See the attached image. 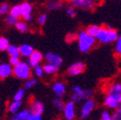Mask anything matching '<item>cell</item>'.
Masks as SVG:
<instances>
[{"instance_id":"6da1fadb","label":"cell","mask_w":121,"mask_h":120,"mask_svg":"<svg viewBox=\"0 0 121 120\" xmlns=\"http://www.w3.org/2000/svg\"><path fill=\"white\" fill-rule=\"evenodd\" d=\"M77 40H78V48L80 52L83 54H86V53H88L95 45L96 38L88 34L86 32V30H82L78 34Z\"/></svg>"},{"instance_id":"7a4b0ae2","label":"cell","mask_w":121,"mask_h":120,"mask_svg":"<svg viewBox=\"0 0 121 120\" xmlns=\"http://www.w3.org/2000/svg\"><path fill=\"white\" fill-rule=\"evenodd\" d=\"M119 35L116 30L110 26L100 27V30L96 36V39L103 44H111L116 41Z\"/></svg>"},{"instance_id":"3957f363","label":"cell","mask_w":121,"mask_h":120,"mask_svg":"<svg viewBox=\"0 0 121 120\" xmlns=\"http://www.w3.org/2000/svg\"><path fill=\"white\" fill-rule=\"evenodd\" d=\"M32 67L28 64L27 62H20L18 64L13 66V75L19 80H27L31 78Z\"/></svg>"},{"instance_id":"277c9868","label":"cell","mask_w":121,"mask_h":120,"mask_svg":"<svg viewBox=\"0 0 121 120\" xmlns=\"http://www.w3.org/2000/svg\"><path fill=\"white\" fill-rule=\"evenodd\" d=\"M71 6L84 11H92L96 6L95 0H68Z\"/></svg>"},{"instance_id":"5b68a950","label":"cell","mask_w":121,"mask_h":120,"mask_svg":"<svg viewBox=\"0 0 121 120\" xmlns=\"http://www.w3.org/2000/svg\"><path fill=\"white\" fill-rule=\"evenodd\" d=\"M94 108H95V102L92 98L84 101L83 105L81 106V109H80V118L81 119L87 118L93 111Z\"/></svg>"},{"instance_id":"8992f818","label":"cell","mask_w":121,"mask_h":120,"mask_svg":"<svg viewBox=\"0 0 121 120\" xmlns=\"http://www.w3.org/2000/svg\"><path fill=\"white\" fill-rule=\"evenodd\" d=\"M92 96H93L92 90H90V89H81L78 92H73L70 95V100L73 101L74 103H79L92 98Z\"/></svg>"},{"instance_id":"52a82bcc","label":"cell","mask_w":121,"mask_h":120,"mask_svg":"<svg viewBox=\"0 0 121 120\" xmlns=\"http://www.w3.org/2000/svg\"><path fill=\"white\" fill-rule=\"evenodd\" d=\"M63 113L64 117L67 120H73L76 117V107H75V103L73 101L70 100L67 103H65Z\"/></svg>"},{"instance_id":"ba28073f","label":"cell","mask_w":121,"mask_h":120,"mask_svg":"<svg viewBox=\"0 0 121 120\" xmlns=\"http://www.w3.org/2000/svg\"><path fill=\"white\" fill-rule=\"evenodd\" d=\"M43 59H44V57L41 54V52H39L38 50H35L31 56H30L29 58H27V63L34 69L37 65L40 64V63L43 61Z\"/></svg>"},{"instance_id":"9c48e42d","label":"cell","mask_w":121,"mask_h":120,"mask_svg":"<svg viewBox=\"0 0 121 120\" xmlns=\"http://www.w3.org/2000/svg\"><path fill=\"white\" fill-rule=\"evenodd\" d=\"M85 70V64L82 62H76L70 64L67 68V74L69 76H78Z\"/></svg>"},{"instance_id":"30bf717a","label":"cell","mask_w":121,"mask_h":120,"mask_svg":"<svg viewBox=\"0 0 121 120\" xmlns=\"http://www.w3.org/2000/svg\"><path fill=\"white\" fill-rule=\"evenodd\" d=\"M44 60L47 63H50L58 67H60L63 64V58L58 54L52 53V52H48L44 55Z\"/></svg>"},{"instance_id":"8fae6325","label":"cell","mask_w":121,"mask_h":120,"mask_svg":"<svg viewBox=\"0 0 121 120\" xmlns=\"http://www.w3.org/2000/svg\"><path fill=\"white\" fill-rule=\"evenodd\" d=\"M104 105L106 108H108L110 110H115L120 106V102L117 98H115L114 96H112V94H107L106 97L104 98Z\"/></svg>"},{"instance_id":"7c38bea8","label":"cell","mask_w":121,"mask_h":120,"mask_svg":"<svg viewBox=\"0 0 121 120\" xmlns=\"http://www.w3.org/2000/svg\"><path fill=\"white\" fill-rule=\"evenodd\" d=\"M52 90L55 93L56 97L63 98L66 93V87L65 85L62 82H56L52 86Z\"/></svg>"},{"instance_id":"4fadbf2b","label":"cell","mask_w":121,"mask_h":120,"mask_svg":"<svg viewBox=\"0 0 121 120\" xmlns=\"http://www.w3.org/2000/svg\"><path fill=\"white\" fill-rule=\"evenodd\" d=\"M30 111L32 113L42 115L44 112V105L39 100H33L30 104Z\"/></svg>"},{"instance_id":"5bb4252c","label":"cell","mask_w":121,"mask_h":120,"mask_svg":"<svg viewBox=\"0 0 121 120\" xmlns=\"http://www.w3.org/2000/svg\"><path fill=\"white\" fill-rule=\"evenodd\" d=\"M45 6L48 11H59L65 8V3L62 0H48Z\"/></svg>"},{"instance_id":"9a60e30c","label":"cell","mask_w":121,"mask_h":120,"mask_svg":"<svg viewBox=\"0 0 121 120\" xmlns=\"http://www.w3.org/2000/svg\"><path fill=\"white\" fill-rule=\"evenodd\" d=\"M13 74V66L9 64H0V77L1 79H6Z\"/></svg>"},{"instance_id":"2e32d148","label":"cell","mask_w":121,"mask_h":120,"mask_svg":"<svg viewBox=\"0 0 121 120\" xmlns=\"http://www.w3.org/2000/svg\"><path fill=\"white\" fill-rule=\"evenodd\" d=\"M108 93L117 98L121 105V84L120 83H115L111 85L108 88Z\"/></svg>"},{"instance_id":"e0dca14e","label":"cell","mask_w":121,"mask_h":120,"mask_svg":"<svg viewBox=\"0 0 121 120\" xmlns=\"http://www.w3.org/2000/svg\"><path fill=\"white\" fill-rule=\"evenodd\" d=\"M31 113L32 112L30 111V109H23V110H20L16 114H13L12 116V119L13 120H29Z\"/></svg>"},{"instance_id":"ac0fdd59","label":"cell","mask_w":121,"mask_h":120,"mask_svg":"<svg viewBox=\"0 0 121 120\" xmlns=\"http://www.w3.org/2000/svg\"><path fill=\"white\" fill-rule=\"evenodd\" d=\"M22 107V101H16L13 100V102H11L8 106V111L11 114H16L17 112H18L21 110Z\"/></svg>"},{"instance_id":"d6986e66","label":"cell","mask_w":121,"mask_h":120,"mask_svg":"<svg viewBox=\"0 0 121 120\" xmlns=\"http://www.w3.org/2000/svg\"><path fill=\"white\" fill-rule=\"evenodd\" d=\"M19 48H20L21 56L24 57V58H29L33 54V52L35 51L33 46H31L30 44H22L21 46H19Z\"/></svg>"},{"instance_id":"ffe728a7","label":"cell","mask_w":121,"mask_h":120,"mask_svg":"<svg viewBox=\"0 0 121 120\" xmlns=\"http://www.w3.org/2000/svg\"><path fill=\"white\" fill-rule=\"evenodd\" d=\"M7 53L9 57H20L21 56L19 46L13 45V44H10L9 48L7 49Z\"/></svg>"},{"instance_id":"44dd1931","label":"cell","mask_w":121,"mask_h":120,"mask_svg":"<svg viewBox=\"0 0 121 120\" xmlns=\"http://www.w3.org/2000/svg\"><path fill=\"white\" fill-rule=\"evenodd\" d=\"M59 68L58 66L50 64V63H46L44 65H43V69H44V72L48 74V75H55L58 71H59Z\"/></svg>"},{"instance_id":"7402d4cb","label":"cell","mask_w":121,"mask_h":120,"mask_svg":"<svg viewBox=\"0 0 121 120\" xmlns=\"http://www.w3.org/2000/svg\"><path fill=\"white\" fill-rule=\"evenodd\" d=\"M10 13L14 16L16 17L19 18V17H22L23 16V13H22V8H21V4H18V5H14L13 7H11V10H10Z\"/></svg>"},{"instance_id":"603a6c76","label":"cell","mask_w":121,"mask_h":120,"mask_svg":"<svg viewBox=\"0 0 121 120\" xmlns=\"http://www.w3.org/2000/svg\"><path fill=\"white\" fill-rule=\"evenodd\" d=\"M65 105V104L63 102L62 98H60V97H56V98L53 100V106H54V108H55L59 112H60V111H64Z\"/></svg>"},{"instance_id":"cb8c5ba5","label":"cell","mask_w":121,"mask_h":120,"mask_svg":"<svg viewBox=\"0 0 121 120\" xmlns=\"http://www.w3.org/2000/svg\"><path fill=\"white\" fill-rule=\"evenodd\" d=\"M5 22L9 26H16L17 23L18 22V18L9 13L8 14H6V17H5Z\"/></svg>"},{"instance_id":"d4e9b609","label":"cell","mask_w":121,"mask_h":120,"mask_svg":"<svg viewBox=\"0 0 121 120\" xmlns=\"http://www.w3.org/2000/svg\"><path fill=\"white\" fill-rule=\"evenodd\" d=\"M17 28V30L18 32H20V33H27L28 31H29V27H28V25L26 24V21H19L18 20V22L17 23V25L14 26Z\"/></svg>"},{"instance_id":"484cf974","label":"cell","mask_w":121,"mask_h":120,"mask_svg":"<svg viewBox=\"0 0 121 120\" xmlns=\"http://www.w3.org/2000/svg\"><path fill=\"white\" fill-rule=\"evenodd\" d=\"M21 8H22L23 16H26V14H29V13H32V12H33V6L31 5V3L26 2V1L21 3Z\"/></svg>"},{"instance_id":"4316f807","label":"cell","mask_w":121,"mask_h":120,"mask_svg":"<svg viewBox=\"0 0 121 120\" xmlns=\"http://www.w3.org/2000/svg\"><path fill=\"white\" fill-rule=\"evenodd\" d=\"M99 30H100V26H98L96 24H92V25H89L86 28V32L88 34H90L91 36H93V37L96 38V36H97V34L99 32Z\"/></svg>"},{"instance_id":"83f0119b","label":"cell","mask_w":121,"mask_h":120,"mask_svg":"<svg viewBox=\"0 0 121 120\" xmlns=\"http://www.w3.org/2000/svg\"><path fill=\"white\" fill-rule=\"evenodd\" d=\"M37 84H38L37 79H35V78H29V79L26 80V82H25V84H24V88H25V89H31V88H33Z\"/></svg>"},{"instance_id":"f1b7e54d","label":"cell","mask_w":121,"mask_h":120,"mask_svg":"<svg viewBox=\"0 0 121 120\" xmlns=\"http://www.w3.org/2000/svg\"><path fill=\"white\" fill-rule=\"evenodd\" d=\"M10 46V42L8 40V39L1 37L0 38V50L1 51H7V49Z\"/></svg>"},{"instance_id":"f546056e","label":"cell","mask_w":121,"mask_h":120,"mask_svg":"<svg viewBox=\"0 0 121 120\" xmlns=\"http://www.w3.org/2000/svg\"><path fill=\"white\" fill-rule=\"evenodd\" d=\"M25 97V90L23 88H20L18 89V90L14 93L13 95V100H16V101H22Z\"/></svg>"},{"instance_id":"4dcf8cb0","label":"cell","mask_w":121,"mask_h":120,"mask_svg":"<svg viewBox=\"0 0 121 120\" xmlns=\"http://www.w3.org/2000/svg\"><path fill=\"white\" fill-rule=\"evenodd\" d=\"M44 69H43V65H37L35 68H34V74H35V76L38 77V78H41L43 76V74H44Z\"/></svg>"},{"instance_id":"1f68e13d","label":"cell","mask_w":121,"mask_h":120,"mask_svg":"<svg viewBox=\"0 0 121 120\" xmlns=\"http://www.w3.org/2000/svg\"><path fill=\"white\" fill-rule=\"evenodd\" d=\"M114 52L116 55L121 56V36H119L114 42Z\"/></svg>"},{"instance_id":"d6a6232c","label":"cell","mask_w":121,"mask_h":120,"mask_svg":"<svg viewBox=\"0 0 121 120\" xmlns=\"http://www.w3.org/2000/svg\"><path fill=\"white\" fill-rule=\"evenodd\" d=\"M65 13H66L67 16L70 17H76V14H77L76 8L73 7V6H71V5L65 9Z\"/></svg>"},{"instance_id":"836d02e7","label":"cell","mask_w":121,"mask_h":120,"mask_svg":"<svg viewBox=\"0 0 121 120\" xmlns=\"http://www.w3.org/2000/svg\"><path fill=\"white\" fill-rule=\"evenodd\" d=\"M10 10H11V8H10L9 4H7V3H3V4H1V6H0V13H1L2 16L8 14L10 13Z\"/></svg>"},{"instance_id":"e575fe53","label":"cell","mask_w":121,"mask_h":120,"mask_svg":"<svg viewBox=\"0 0 121 120\" xmlns=\"http://www.w3.org/2000/svg\"><path fill=\"white\" fill-rule=\"evenodd\" d=\"M101 119L102 120H112V114L109 111L104 110L101 112Z\"/></svg>"},{"instance_id":"d590c367","label":"cell","mask_w":121,"mask_h":120,"mask_svg":"<svg viewBox=\"0 0 121 120\" xmlns=\"http://www.w3.org/2000/svg\"><path fill=\"white\" fill-rule=\"evenodd\" d=\"M112 120H121V105L114 110L112 113Z\"/></svg>"},{"instance_id":"8d00e7d4","label":"cell","mask_w":121,"mask_h":120,"mask_svg":"<svg viewBox=\"0 0 121 120\" xmlns=\"http://www.w3.org/2000/svg\"><path fill=\"white\" fill-rule=\"evenodd\" d=\"M20 57H10V60H9V63L13 65V66H16L17 64H18L21 61H20Z\"/></svg>"},{"instance_id":"74e56055","label":"cell","mask_w":121,"mask_h":120,"mask_svg":"<svg viewBox=\"0 0 121 120\" xmlns=\"http://www.w3.org/2000/svg\"><path fill=\"white\" fill-rule=\"evenodd\" d=\"M46 21H47V16L45 13H41L40 16L39 17V18H38L39 24V25H44L45 23H46Z\"/></svg>"},{"instance_id":"f35d334b","label":"cell","mask_w":121,"mask_h":120,"mask_svg":"<svg viewBox=\"0 0 121 120\" xmlns=\"http://www.w3.org/2000/svg\"><path fill=\"white\" fill-rule=\"evenodd\" d=\"M23 20L26 21V22H30L33 20V14L32 13H29V14H26V16H23L22 17Z\"/></svg>"},{"instance_id":"ab89813d","label":"cell","mask_w":121,"mask_h":120,"mask_svg":"<svg viewBox=\"0 0 121 120\" xmlns=\"http://www.w3.org/2000/svg\"><path fill=\"white\" fill-rule=\"evenodd\" d=\"M42 117L41 115H38V114H35V113H31L29 117V120H41Z\"/></svg>"},{"instance_id":"60d3db41","label":"cell","mask_w":121,"mask_h":120,"mask_svg":"<svg viewBox=\"0 0 121 120\" xmlns=\"http://www.w3.org/2000/svg\"><path fill=\"white\" fill-rule=\"evenodd\" d=\"M81 86H73V88H72V91L73 92H78V91H80L81 90Z\"/></svg>"}]
</instances>
